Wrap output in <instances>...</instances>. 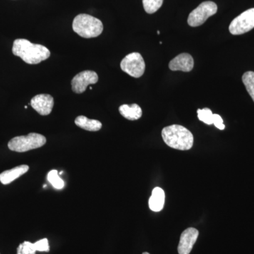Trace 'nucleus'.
<instances>
[{
  "label": "nucleus",
  "mask_w": 254,
  "mask_h": 254,
  "mask_svg": "<svg viewBox=\"0 0 254 254\" xmlns=\"http://www.w3.org/2000/svg\"><path fill=\"white\" fill-rule=\"evenodd\" d=\"M12 53L19 57L25 63L29 64H37L50 57V50L46 47L34 44L28 40L16 39L14 42Z\"/></svg>",
  "instance_id": "f257e3e1"
},
{
  "label": "nucleus",
  "mask_w": 254,
  "mask_h": 254,
  "mask_svg": "<svg viewBox=\"0 0 254 254\" xmlns=\"http://www.w3.org/2000/svg\"><path fill=\"white\" fill-rule=\"evenodd\" d=\"M164 142L170 148L188 150L193 145V136L190 130L182 125H173L165 127L162 131Z\"/></svg>",
  "instance_id": "f03ea898"
},
{
  "label": "nucleus",
  "mask_w": 254,
  "mask_h": 254,
  "mask_svg": "<svg viewBox=\"0 0 254 254\" xmlns=\"http://www.w3.org/2000/svg\"><path fill=\"white\" fill-rule=\"evenodd\" d=\"M73 31L84 38H96L103 31V25L98 18L91 15L78 14L73 21Z\"/></svg>",
  "instance_id": "7ed1b4c3"
},
{
  "label": "nucleus",
  "mask_w": 254,
  "mask_h": 254,
  "mask_svg": "<svg viewBox=\"0 0 254 254\" xmlns=\"http://www.w3.org/2000/svg\"><path fill=\"white\" fill-rule=\"evenodd\" d=\"M46 143V138L40 133H30L26 136H16L10 140L8 147L12 151L24 153L41 148Z\"/></svg>",
  "instance_id": "20e7f679"
},
{
  "label": "nucleus",
  "mask_w": 254,
  "mask_h": 254,
  "mask_svg": "<svg viewBox=\"0 0 254 254\" xmlns=\"http://www.w3.org/2000/svg\"><path fill=\"white\" fill-rule=\"evenodd\" d=\"M218 6L215 2L206 1L201 3L190 13L188 18V24L191 27L201 26L209 17L216 14Z\"/></svg>",
  "instance_id": "39448f33"
},
{
  "label": "nucleus",
  "mask_w": 254,
  "mask_h": 254,
  "mask_svg": "<svg viewBox=\"0 0 254 254\" xmlns=\"http://www.w3.org/2000/svg\"><path fill=\"white\" fill-rule=\"evenodd\" d=\"M122 70L133 78H139L145 72V64L141 55L132 53L125 57L120 64Z\"/></svg>",
  "instance_id": "423d86ee"
},
{
  "label": "nucleus",
  "mask_w": 254,
  "mask_h": 254,
  "mask_svg": "<svg viewBox=\"0 0 254 254\" xmlns=\"http://www.w3.org/2000/svg\"><path fill=\"white\" fill-rule=\"evenodd\" d=\"M254 28V8L241 14L230 23V33L232 35H242L250 31Z\"/></svg>",
  "instance_id": "0eeeda50"
},
{
  "label": "nucleus",
  "mask_w": 254,
  "mask_h": 254,
  "mask_svg": "<svg viewBox=\"0 0 254 254\" xmlns=\"http://www.w3.org/2000/svg\"><path fill=\"white\" fill-rule=\"evenodd\" d=\"M98 81V76L93 71H81L76 74L71 81L72 91L74 93L81 94L86 91L87 86L90 84H95Z\"/></svg>",
  "instance_id": "6e6552de"
},
{
  "label": "nucleus",
  "mask_w": 254,
  "mask_h": 254,
  "mask_svg": "<svg viewBox=\"0 0 254 254\" xmlns=\"http://www.w3.org/2000/svg\"><path fill=\"white\" fill-rule=\"evenodd\" d=\"M199 235V232L193 227H190L182 232L178 245L179 254H190Z\"/></svg>",
  "instance_id": "1a4fd4ad"
},
{
  "label": "nucleus",
  "mask_w": 254,
  "mask_h": 254,
  "mask_svg": "<svg viewBox=\"0 0 254 254\" xmlns=\"http://www.w3.org/2000/svg\"><path fill=\"white\" fill-rule=\"evenodd\" d=\"M31 105L37 113L43 116L50 115L54 106V98L48 94L37 95L31 99Z\"/></svg>",
  "instance_id": "9d476101"
},
{
  "label": "nucleus",
  "mask_w": 254,
  "mask_h": 254,
  "mask_svg": "<svg viewBox=\"0 0 254 254\" xmlns=\"http://www.w3.org/2000/svg\"><path fill=\"white\" fill-rule=\"evenodd\" d=\"M193 65H194V62L191 55L188 53H182L170 61L169 67L172 71L190 72L193 69Z\"/></svg>",
  "instance_id": "9b49d317"
},
{
  "label": "nucleus",
  "mask_w": 254,
  "mask_h": 254,
  "mask_svg": "<svg viewBox=\"0 0 254 254\" xmlns=\"http://www.w3.org/2000/svg\"><path fill=\"white\" fill-rule=\"evenodd\" d=\"M29 167L26 165H19L16 168L6 170L0 174V182L2 185H6L14 182L18 177L27 173Z\"/></svg>",
  "instance_id": "f8f14e48"
},
{
  "label": "nucleus",
  "mask_w": 254,
  "mask_h": 254,
  "mask_svg": "<svg viewBox=\"0 0 254 254\" xmlns=\"http://www.w3.org/2000/svg\"><path fill=\"white\" fill-rule=\"evenodd\" d=\"M165 198L164 190L160 187H155L152 191V195L148 202L150 210L154 212H160L162 210L165 204Z\"/></svg>",
  "instance_id": "ddd939ff"
},
{
  "label": "nucleus",
  "mask_w": 254,
  "mask_h": 254,
  "mask_svg": "<svg viewBox=\"0 0 254 254\" xmlns=\"http://www.w3.org/2000/svg\"><path fill=\"white\" fill-rule=\"evenodd\" d=\"M119 111L124 118L128 120H137L141 118V107L137 104L123 105L119 108Z\"/></svg>",
  "instance_id": "4468645a"
},
{
  "label": "nucleus",
  "mask_w": 254,
  "mask_h": 254,
  "mask_svg": "<svg viewBox=\"0 0 254 254\" xmlns=\"http://www.w3.org/2000/svg\"><path fill=\"white\" fill-rule=\"evenodd\" d=\"M76 126L89 131H98L102 128V123L96 120H90L85 116H78L74 122Z\"/></svg>",
  "instance_id": "2eb2a0df"
},
{
  "label": "nucleus",
  "mask_w": 254,
  "mask_h": 254,
  "mask_svg": "<svg viewBox=\"0 0 254 254\" xmlns=\"http://www.w3.org/2000/svg\"><path fill=\"white\" fill-rule=\"evenodd\" d=\"M242 81L247 88L249 94L252 97L254 102V71H247L244 73L242 76Z\"/></svg>",
  "instance_id": "dca6fc26"
},
{
  "label": "nucleus",
  "mask_w": 254,
  "mask_h": 254,
  "mask_svg": "<svg viewBox=\"0 0 254 254\" xmlns=\"http://www.w3.org/2000/svg\"><path fill=\"white\" fill-rule=\"evenodd\" d=\"M164 0H143V8L148 14H153L161 7Z\"/></svg>",
  "instance_id": "f3484780"
},
{
  "label": "nucleus",
  "mask_w": 254,
  "mask_h": 254,
  "mask_svg": "<svg viewBox=\"0 0 254 254\" xmlns=\"http://www.w3.org/2000/svg\"><path fill=\"white\" fill-rule=\"evenodd\" d=\"M48 180L56 190H62L64 187V182L60 178L56 170H52L48 173Z\"/></svg>",
  "instance_id": "a211bd4d"
},
{
  "label": "nucleus",
  "mask_w": 254,
  "mask_h": 254,
  "mask_svg": "<svg viewBox=\"0 0 254 254\" xmlns=\"http://www.w3.org/2000/svg\"><path fill=\"white\" fill-rule=\"evenodd\" d=\"M198 118L200 121L203 122L208 125H211L213 124V114L209 108L197 110Z\"/></svg>",
  "instance_id": "6ab92c4d"
},
{
  "label": "nucleus",
  "mask_w": 254,
  "mask_h": 254,
  "mask_svg": "<svg viewBox=\"0 0 254 254\" xmlns=\"http://www.w3.org/2000/svg\"><path fill=\"white\" fill-rule=\"evenodd\" d=\"M36 245L30 242H24L21 244L17 248V254H36Z\"/></svg>",
  "instance_id": "aec40b11"
},
{
  "label": "nucleus",
  "mask_w": 254,
  "mask_h": 254,
  "mask_svg": "<svg viewBox=\"0 0 254 254\" xmlns=\"http://www.w3.org/2000/svg\"><path fill=\"white\" fill-rule=\"evenodd\" d=\"M36 245L37 251L41 252H49L50 247L49 243H48V239L45 238L36 242L35 243Z\"/></svg>",
  "instance_id": "412c9836"
},
{
  "label": "nucleus",
  "mask_w": 254,
  "mask_h": 254,
  "mask_svg": "<svg viewBox=\"0 0 254 254\" xmlns=\"http://www.w3.org/2000/svg\"><path fill=\"white\" fill-rule=\"evenodd\" d=\"M215 127L219 128L220 130L225 129V126L223 124V120H222L221 117L217 114H213V124Z\"/></svg>",
  "instance_id": "4be33fe9"
},
{
  "label": "nucleus",
  "mask_w": 254,
  "mask_h": 254,
  "mask_svg": "<svg viewBox=\"0 0 254 254\" xmlns=\"http://www.w3.org/2000/svg\"><path fill=\"white\" fill-rule=\"evenodd\" d=\"M142 254H150L148 253V252H144V253H143Z\"/></svg>",
  "instance_id": "5701e85b"
},
{
  "label": "nucleus",
  "mask_w": 254,
  "mask_h": 254,
  "mask_svg": "<svg viewBox=\"0 0 254 254\" xmlns=\"http://www.w3.org/2000/svg\"><path fill=\"white\" fill-rule=\"evenodd\" d=\"M157 33H158V35H160V31H158V32H157Z\"/></svg>",
  "instance_id": "b1692460"
}]
</instances>
